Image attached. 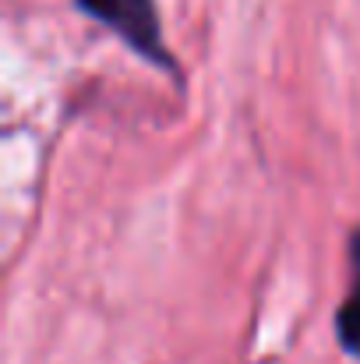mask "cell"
<instances>
[{
	"instance_id": "1",
	"label": "cell",
	"mask_w": 360,
	"mask_h": 364,
	"mask_svg": "<svg viewBox=\"0 0 360 364\" xmlns=\"http://www.w3.org/2000/svg\"><path fill=\"white\" fill-rule=\"evenodd\" d=\"M75 7L110 28L134 57H141L163 75L180 78L177 57L163 39V18L156 0H75Z\"/></svg>"
},
{
	"instance_id": "2",
	"label": "cell",
	"mask_w": 360,
	"mask_h": 364,
	"mask_svg": "<svg viewBox=\"0 0 360 364\" xmlns=\"http://www.w3.org/2000/svg\"><path fill=\"white\" fill-rule=\"evenodd\" d=\"M350 290L336 308V340L339 347L360 358V227L350 234Z\"/></svg>"
}]
</instances>
